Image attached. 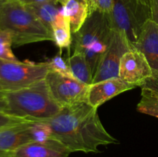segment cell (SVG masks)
<instances>
[{
	"instance_id": "cell-5",
	"label": "cell",
	"mask_w": 158,
	"mask_h": 157,
	"mask_svg": "<svg viewBox=\"0 0 158 157\" xmlns=\"http://www.w3.org/2000/svg\"><path fill=\"white\" fill-rule=\"evenodd\" d=\"M108 17L112 30L123 35L134 48L143 24L151 18V12L149 6L136 0H113Z\"/></svg>"
},
{
	"instance_id": "cell-31",
	"label": "cell",
	"mask_w": 158,
	"mask_h": 157,
	"mask_svg": "<svg viewBox=\"0 0 158 157\" xmlns=\"http://www.w3.org/2000/svg\"><path fill=\"white\" fill-rule=\"evenodd\" d=\"M4 2V0H0V12H1V9H2V3Z\"/></svg>"
},
{
	"instance_id": "cell-25",
	"label": "cell",
	"mask_w": 158,
	"mask_h": 157,
	"mask_svg": "<svg viewBox=\"0 0 158 157\" xmlns=\"http://www.w3.org/2000/svg\"><path fill=\"white\" fill-rule=\"evenodd\" d=\"M49 1H52V0H25L23 3H25L26 5H37Z\"/></svg>"
},
{
	"instance_id": "cell-3",
	"label": "cell",
	"mask_w": 158,
	"mask_h": 157,
	"mask_svg": "<svg viewBox=\"0 0 158 157\" xmlns=\"http://www.w3.org/2000/svg\"><path fill=\"white\" fill-rule=\"evenodd\" d=\"M6 112L32 121H45L56 115L61 106L53 99L46 79L19 90L5 92Z\"/></svg>"
},
{
	"instance_id": "cell-30",
	"label": "cell",
	"mask_w": 158,
	"mask_h": 157,
	"mask_svg": "<svg viewBox=\"0 0 158 157\" xmlns=\"http://www.w3.org/2000/svg\"><path fill=\"white\" fill-rule=\"evenodd\" d=\"M6 1H14V2H24L25 0H6Z\"/></svg>"
},
{
	"instance_id": "cell-24",
	"label": "cell",
	"mask_w": 158,
	"mask_h": 157,
	"mask_svg": "<svg viewBox=\"0 0 158 157\" xmlns=\"http://www.w3.org/2000/svg\"><path fill=\"white\" fill-rule=\"evenodd\" d=\"M151 18L158 26V0H148Z\"/></svg>"
},
{
	"instance_id": "cell-17",
	"label": "cell",
	"mask_w": 158,
	"mask_h": 157,
	"mask_svg": "<svg viewBox=\"0 0 158 157\" xmlns=\"http://www.w3.org/2000/svg\"><path fill=\"white\" fill-rule=\"evenodd\" d=\"M56 4V0H52L41 4L28 5L43 25L50 31L51 33L56 18L60 11V9L57 7Z\"/></svg>"
},
{
	"instance_id": "cell-21",
	"label": "cell",
	"mask_w": 158,
	"mask_h": 157,
	"mask_svg": "<svg viewBox=\"0 0 158 157\" xmlns=\"http://www.w3.org/2000/svg\"><path fill=\"white\" fill-rule=\"evenodd\" d=\"M47 64L49 70L54 71V72H57L60 75H65V76L75 78L69 65H68L67 61L66 62L62 58L60 53H59L58 55L53 57L52 59L48 61Z\"/></svg>"
},
{
	"instance_id": "cell-10",
	"label": "cell",
	"mask_w": 158,
	"mask_h": 157,
	"mask_svg": "<svg viewBox=\"0 0 158 157\" xmlns=\"http://www.w3.org/2000/svg\"><path fill=\"white\" fill-rule=\"evenodd\" d=\"M134 48L146 57L153 77L144 83L158 90V26L151 18L143 24Z\"/></svg>"
},
{
	"instance_id": "cell-18",
	"label": "cell",
	"mask_w": 158,
	"mask_h": 157,
	"mask_svg": "<svg viewBox=\"0 0 158 157\" xmlns=\"http://www.w3.org/2000/svg\"><path fill=\"white\" fill-rule=\"evenodd\" d=\"M141 99L137 105V111L158 118V90L143 85Z\"/></svg>"
},
{
	"instance_id": "cell-8",
	"label": "cell",
	"mask_w": 158,
	"mask_h": 157,
	"mask_svg": "<svg viewBox=\"0 0 158 157\" xmlns=\"http://www.w3.org/2000/svg\"><path fill=\"white\" fill-rule=\"evenodd\" d=\"M131 49L132 47L127 38L120 33L113 30L110 42L97 67L93 83L119 77L120 60L123 54Z\"/></svg>"
},
{
	"instance_id": "cell-6",
	"label": "cell",
	"mask_w": 158,
	"mask_h": 157,
	"mask_svg": "<svg viewBox=\"0 0 158 157\" xmlns=\"http://www.w3.org/2000/svg\"><path fill=\"white\" fill-rule=\"evenodd\" d=\"M49 70L47 62L35 63L0 59V89L8 92L28 87L45 79Z\"/></svg>"
},
{
	"instance_id": "cell-20",
	"label": "cell",
	"mask_w": 158,
	"mask_h": 157,
	"mask_svg": "<svg viewBox=\"0 0 158 157\" xmlns=\"http://www.w3.org/2000/svg\"><path fill=\"white\" fill-rule=\"evenodd\" d=\"M33 141L42 142L52 139V132L50 126L45 121H35L30 126Z\"/></svg>"
},
{
	"instance_id": "cell-19",
	"label": "cell",
	"mask_w": 158,
	"mask_h": 157,
	"mask_svg": "<svg viewBox=\"0 0 158 157\" xmlns=\"http://www.w3.org/2000/svg\"><path fill=\"white\" fill-rule=\"evenodd\" d=\"M12 45L13 41L10 32L6 30H0V59L19 61L12 50Z\"/></svg>"
},
{
	"instance_id": "cell-28",
	"label": "cell",
	"mask_w": 158,
	"mask_h": 157,
	"mask_svg": "<svg viewBox=\"0 0 158 157\" xmlns=\"http://www.w3.org/2000/svg\"><path fill=\"white\" fill-rule=\"evenodd\" d=\"M0 99L5 100V92L0 89Z\"/></svg>"
},
{
	"instance_id": "cell-12",
	"label": "cell",
	"mask_w": 158,
	"mask_h": 157,
	"mask_svg": "<svg viewBox=\"0 0 158 157\" xmlns=\"http://www.w3.org/2000/svg\"><path fill=\"white\" fill-rule=\"evenodd\" d=\"M33 122L21 123L0 129V157H12L23 145L33 142L30 126Z\"/></svg>"
},
{
	"instance_id": "cell-27",
	"label": "cell",
	"mask_w": 158,
	"mask_h": 157,
	"mask_svg": "<svg viewBox=\"0 0 158 157\" xmlns=\"http://www.w3.org/2000/svg\"><path fill=\"white\" fill-rule=\"evenodd\" d=\"M138 2L141 3V4L145 5V6H149V3H148V0H136Z\"/></svg>"
},
{
	"instance_id": "cell-1",
	"label": "cell",
	"mask_w": 158,
	"mask_h": 157,
	"mask_svg": "<svg viewBox=\"0 0 158 157\" xmlns=\"http://www.w3.org/2000/svg\"><path fill=\"white\" fill-rule=\"evenodd\" d=\"M52 132V139L71 152H100L99 146L117 144L100 119L97 108L86 102L62 108L51 119L45 120Z\"/></svg>"
},
{
	"instance_id": "cell-26",
	"label": "cell",
	"mask_w": 158,
	"mask_h": 157,
	"mask_svg": "<svg viewBox=\"0 0 158 157\" xmlns=\"http://www.w3.org/2000/svg\"><path fill=\"white\" fill-rule=\"evenodd\" d=\"M0 111H5V112L7 111V106L5 100L0 99Z\"/></svg>"
},
{
	"instance_id": "cell-7",
	"label": "cell",
	"mask_w": 158,
	"mask_h": 157,
	"mask_svg": "<svg viewBox=\"0 0 158 157\" xmlns=\"http://www.w3.org/2000/svg\"><path fill=\"white\" fill-rule=\"evenodd\" d=\"M45 79L52 98L61 108L83 102L87 103L89 85L85 84L76 78L65 76L52 70H49Z\"/></svg>"
},
{
	"instance_id": "cell-13",
	"label": "cell",
	"mask_w": 158,
	"mask_h": 157,
	"mask_svg": "<svg viewBox=\"0 0 158 157\" xmlns=\"http://www.w3.org/2000/svg\"><path fill=\"white\" fill-rule=\"evenodd\" d=\"M69 149L55 139L33 141L23 145L13 152L12 157H69Z\"/></svg>"
},
{
	"instance_id": "cell-11",
	"label": "cell",
	"mask_w": 158,
	"mask_h": 157,
	"mask_svg": "<svg viewBox=\"0 0 158 157\" xmlns=\"http://www.w3.org/2000/svg\"><path fill=\"white\" fill-rule=\"evenodd\" d=\"M135 88L123 82L119 77L107 78L89 85L87 103L98 109L101 105L119 94Z\"/></svg>"
},
{
	"instance_id": "cell-22",
	"label": "cell",
	"mask_w": 158,
	"mask_h": 157,
	"mask_svg": "<svg viewBox=\"0 0 158 157\" xmlns=\"http://www.w3.org/2000/svg\"><path fill=\"white\" fill-rule=\"evenodd\" d=\"M89 5V14L91 12H102L109 15L113 9V0H87Z\"/></svg>"
},
{
	"instance_id": "cell-23",
	"label": "cell",
	"mask_w": 158,
	"mask_h": 157,
	"mask_svg": "<svg viewBox=\"0 0 158 157\" xmlns=\"http://www.w3.org/2000/svg\"><path fill=\"white\" fill-rule=\"evenodd\" d=\"M31 121H32V120L26 119L21 118V117H17L11 115V114L5 112V111H0V129L21 124V123H29Z\"/></svg>"
},
{
	"instance_id": "cell-29",
	"label": "cell",
	"mask_w": 158,
	"mask_h": 157,
	"mask_svg": "<svg viewBox=\"0 0 158 157\" xmlns=\"http://www.w3.org/2000/svg\"><path fill=\"white\" fill-rule=\"evenodd\" d=\"M56 1L57 3H60L62 6H63V5H64L66 2L69 1V0H56Z\"/></svg>"
},
{
	"instance_id": "cell-4",
	"label": "cell",
	"mask_w": 158,
	"mask_h": 157,
	"mask_svg": "<svg viewBox=\"0 0 158 157\" xmlns=\"http://www.w3.org/2000/svg\"><path fill=\"white\" fill-rule=\"evenodd\" d=\"M112 32L108 15L96 11L89 13L81 29L73 34L74 52L86 56L94 76L108 49Z\"/></svg>"
},
{
	"instance_id": "cell-16",
	"label": "cell",
	"mask_w": 158,
	"mask_h": 157,
	"mask_svg": "<svg viewBox=\"0 0 158 157\" xmlns=\"http://www.w3.org/2000/svg\"><path fill=\"white\" fill-rule=\"evenodd\" d=\"M67 62L76 78L85 84H92L94 75L87 59L83 53L73 52V55L67 59Z\"/></svg>"
},
{
	"instance_id": "cell-14",
	"label": "cell",
	"mask_w": 158,
	"mask_h": 157,
	"mask_svg": "<svg viewBox=\"0 0 158 157\" xmlns=\"http://www.w3.org/2000/svg\"><path fill=\"white\" fill-rule=\"evenodd\" d=\"M61 9L69 18L72 33H77L84 25L89 15L87 0H69L62 6Z\"/></svg>"
},
{
	"instance_id": "cell-15",
	"label": "cell",
	"mask_w": 158,
	"mask_h": 157,
	"mask_svg": "<svg viewBox=\"0 0 158 157\" xmlns=\"http://www.w3.org/2000/svg\"><path fill=\"white\" fill-rule=\"evenodd\" d=\"M52 37L53 42L60 49H69L73 43V35L70 29L69 18H67L62 9L56 18L52 26Z\"/></svg>"
},
{
	"instance_id": "cell-9",
	"label": "cell",
	"mask_w": 158,
	"mask_h": 157,
	"mask_svg": "<svg viewBox=\"0 0 158 157\" xmlns=\"http://www.w3.org/2000/svg\"><path fill=\"white\" fill-rule=\"evenodd\" d=\"M152 77L151 66L140 51L132 48L123 54L119 68V78L137 87L143 86Z\"/></svg>"
},
{
	"instance_id": "cell-2",
	"label": "cell",
	"mask_w": 158,
	"mask_h": 157,
	"mask_svg": "<svg viewBox=\"0 0 158 157\" xmlns=\"http://www.w3.org/2000/svg\"><path fill=\"white\" fill-rule=\"evenodd\" d=\"M0 30L10 32L13 45L21 46L43 41H52L50 31L28 5L4 0L0 12Z\"/></svg>"
}]
</instances>
